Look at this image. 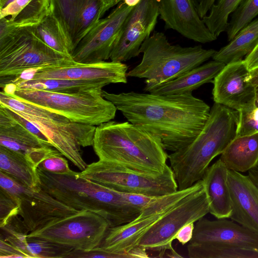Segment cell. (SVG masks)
<instances>
[{
    "label": "cell",
    "instance_id": "1",
    "mask_svg": "<svg viewBox=\"0 0 258 258\" xmlns=\"http://www.w3.org/2000/svg\"><path fill=\"white\" fill-rule=\"evenodd\" d=\"M127 120L158 137L166 150L177 151L190 143L209 118L211 108L192 93L161 95L102 90Z\"/></svg>",
    "mask_w": 258,
    "mask_h": 258
},
{
    "label": "cell",
    "instance_id": "2",
    "mask_svg": "<svg viewBox=\"0 0 258 258\" xmlns=\"http://www.w3.org/2000/svg\"><path fill=\"white\" fill-rule=\"evenodd\" d=\"M239 112L214 103L203 128L185 147L168 155L178 189L202 179L212 160L221 154L236 137Z\"/></svg>",
    "mask_w": 258,
    "mask_h": 258
},
{
    "label": "cell",
    "instance_id": "3",
    "mask_svg": "<svg viewBox=\"0 0 258 258\" xmlns=\"http://www.w3.org/2000/svg\"><path fill=\"white\" fill-rule=\"evenodd\" d=\"M41 189L78 211L87 210L104 218L110 227L127 223L140 211L124 199L122 192L91 181L71 170L55 174L37 168Z\"/></svg>",
    "mask_w": 258,
    "mask_h": 258
},
{
    "label": "cell",
    "instance_id": "4",
    "mask_svg": "<svg viewBox=\"0 0 258 258\" xmlns=\"http://www.w3.org/2000/svg\"><path fill=\"white\" fill-rule=\"evenodd\" d=\"M92 146L99 160L138 171L159 173L168 165L160 139L128 121L111 120L96 126Z\"/></svg>",
    "mask_w": 258,
    "mask_h": 258
},
{
    "label": "cell",
    "instance_id": "5",
    "mask_svg": "<svg viewBox=\"0 0 258 258\" xmlns=\"http://www.w3.org/2000/svg\"><path fill=\"white\" fill-rule=\"evenodd\" d=\"M76 62L58 52L34 33L32 26L17 27L0 18V87L31 69Z\"/></svg>",
    "mask_w": 258,
    "mask_h": 258
},
{
    "label": "cell",
    "instance_id": "6",
    "mask_svg": "<svg viewBox=\"0 0 258 258\" xmlns=\"http://www.w3.org/2000/svg\"><path fill=\"white\" fill-rule=\"evenodd\" d=\"M0 105L34 123L63 156L81 170L86 169L88 165L82 158L80 146L93 145L95 126L72 121L59 113L20 100L3 90L0 92Z\"/></svg>",
    "mask_w": 258,
    "mask_h": 258
},
{
    "label": "cell",
    "instance_id": "7",
    "mask_svg": "<svg viewBox=\"0 0 258 258\" xmlns=\"http://www.w3.org/2000/svg\"><path fill=\"white\" fill-rule=\"evenodd\" d=\"M216 50L201 45L183 47L171 44L162 32L153 33L142 44L140 63L127 77L145 79V83L159 84L172 80L212 58Z\"/></svg>",
    "mask_w": 258,
    "mask_h": 258
},
{
    "label": "cell",
    "instance_id": "8",
    "mask_svg": "<svg viewBox=\"0 0 258 258\" xmlns=\"http://www.w3.org/2000/svg\"><path fill=\"white\" fill-rule=\"evenodd\" d=\"M3 91L22 101L59 113L71 121L97 126L114 119L117 109L102 95V89L75 93H60L18 88L7 84Z\"/></svg>",
    "mask_w": 258,
    "mask_h": 258
},
{
    "label": "cell",
    "instance_id": "9",
    "mask_svg": "<svg viewBox=\"0 0 258 258\" xmlns=\"http://www.w3.org/2000/svg\"><path fill=\"white\" fill-rule=\"evenodd\" d=\"M81 176L115 190L158 197L176 191L178 186L170 166L159 173H147L122 164L99 160L87 165Z\"/></svg>",
    "mask_w": 258,
    "mask_h": 258
},
{
    "label": "cell",
    "instance_id": "10",
    "mask_svg": "<svg viewBox=\"0 0 258 258\" xmlns=\"http://www.w3.org/2000/svg\"><path fill=\"white\" fill-rule=\"evenodd\" d=\"M209 213V203L201 179L144 234L137 247L158 251L160 254L167 250H172V243L177 232L185 225L196 222Z\"/></svg>",
    "mask_w": 258,
    "mask_h": 258
},
{
    "label": "cell",
    "instance_id": "11",
    "mask_svg": "<svg viewBox=\"0 0 258 258\" xmlns=\"http://www.w3.org/2000/svg\"><path fill=\"white\" fill-rule=\"evenodd\" d=\"M193 185L185 189L154 197L132 221L109 227L99 247L118 258H141L143 252L137 247L144 234L165 214L192 189Z\"/></svg>",
    "mask_w": 258,
    "mask_h": 258
},
{
    "label": "cell",
    "instance_id": "12",
    "mask_svg": "<svg viewBox=\"0 0 258 258\" xmlns=\"http://www.w3.org/2000/svg\"><path fill=\"white\" fill-rule=\"evenodd\" d=\"M110 227L100 215L81 210L52 221L30 232L28 237H37L67 245L74 249L90 251L100 246Z\"/></svg>",
    "mask_w": 258,
    "mask_h": 258
},
{
    "label": "cell",
    "instance_id": "13",
    "mask_svg": "<svg viewBox=\"0 0 258 258\" xmlns=\"http://www.w3.org/2000/svg\"><path fill=\"white\" fill-rule=\"evenodd\" d=\"M0 188L19 207V214L30 232L56 219L75 214L77 210L58 201L42 189L33 191L0 171Z\"/></svg>",
    "mask_w": 258,
    "mask_h": 258
},
{
    "label": "cell",
    "instance_id": "14",
    "mask_svg": "<svg viewBox=\"0 0 258 258\" xmlns=\"http://www.w3.org/2000/svg\"><path fill=\"white\" fill-rule=\"evenodd\" d=\"M158 7V0H141L133 7L115 41L111 61L122 62L140 54L142 44L156 26Z\"/></svg>",
    "mask_w": 258,
    "mask_h": 258
},
{
    "label": "cell",
    "instance_id": "15",
    "mask_svg": "<svg viewBox=\"0 0 258 258\" xmlns=\"http://www.w3.org/2000/svg\"><path fill=\"white\" fill-rule=\"evenodd\" d=\"M133 7L123 1L109 15L100 19L82 38L71 56L77 63H96L110 59L115 41Z\"/></svg>",
    "mask_w": 258,
    "mask_h": 258
},
{
    "label": "cell",
    "instance_id": "16",
    "mask_svg": "<svg viewBox=\"0 0 258 258\" xmlns=\"http://www.w3.org/2000/svg\"><path fill=\"white\" fill-rule=\"evenodd\" d=\"M127 66L121 62L103 61L96 63L53 65L31 69L14 80L45 79L97 81L110 84L127 82Z\"/></svg>",
    "mask_w": 258,
    "mask_h": 258
},
{
    "label": "cell",
    "instance_id": "17",
    "mask_svg": "<svg viewBox=\"0 0 258 258\" xmlns=\"http://www.w3.org/2000/svg\"><path fill=\"white\" fill-rule=\"evenodd\" d=\"M50 12L57 21L71 54L103 16L102 0H50Z\"/></svg>",
    "mask_w": 258,
    "mask_h": 258
},
{
    "label": "cell",
    "instance_id": "18",
    "mask_svg": "<svg viewBox=\"0 0 258 258\" xmlns=\"http://www.w3.org/2000/svg\"><path fill=\"white\" fill-rule=\"evenodd\" d=\"M213 83L214 102L239 112L255 107V87L244 59L226 64Z\"/></svg>",
    "mask_w": 258,
    "mask_h": 258
},
{
    "label": "cell",
    "instance_id": "19",
    "mask_svg": "<svg viewBox=\"0 0 258 258\" xmlns=\"http://www.w3.org/2000/svg\"><path fill=\"white\" fill-rule=\"evenodd\" d=\"M158 5L159 16L166 29L199 43L217 39L200 17L193 0H158Z\"/></svg>",
    "mask_w": 258,
    "mask_h": 258
},
{
    "label": "cell",
    "instance_id": "20",
    "mask_svg": "<svg viewBox=\"0 0 258 258\" xmlns=\"http://www.w3.org/2000/svg\"><path fill=\"white\" fill-rule=\"evenodd\" d=\"M0 146L24 155L37 167L48 157L61 153L26 129L1 105Z\"/></svg>",
    "mask_w": 258,
    "mask_h": 258
},
{
    "label": "cell",
    "instance_id": "21",
    "mask_svg": "<svg viewBox=\"0 0 258 258\" xmlns=\"http://www.w3.org/2000/svg\"><path fill=\"white\" fill-rule=\"evenodd\" d=\"M232 220L258 235V187L248 175L228 171Z\"/></svg>",
    "mask_w": 258,
    "mask_h": 258
},
{
    "label": "cell",
    "instance_id": "22",
    "mask_svg": "<svg viewBox=\"0 0 258 258\" xmlns=\"http://www.w3.org/2000/svg\"><path fill=\"white\" fill-rule=\"evenodd\" d=\"M226 218L196 222L189 242H216L258 249V235Z\"/></svg>",
    "mask_w": 258,
    "mask_h": 258
},
{
    "label": "cell",
    "instance_id": "23",
    "mask_svg": "<svg viewBox=\"0 0 258 258\" xmlns=\"http://www.w3.org/2000/svg\"><path fill=\"white\" fill-rule=\"evenodd\" d=\"M226 64L213 60L198 66L178 77L159 84L145 83L144 90L161 95L192 93L204 84L213 82Z\"/></svg>",
    "mask_w": 258,
    "mask_h": 258
},
{
    "label": "cell",
    "instance_id": "24",
    "mask_svg": "<svg viewBox=\"0 0 258 258\" xmlns=\"http://www.w3.org/2000/svg\"><path fill=\"white\" fill-rule=\"evenodd\" d=\"M228 171L219 159L208 167L202 178L209 203L210 213L217 219L229 218L232 212Z\"/></svg>",
    "mask_w": 258,
    "mask_h": 258
},
{
    "label": "cell",
    "instance_id": "25",
    "mask_svg": "<svg viewBox=\"0 0 258 258\" xmlns=\"http://www.w3.org/2000/svg\"><path fill=\"white\" fill-rule=\"evenodd\" d=\"M219 159L229 170L248 171L258 162V133L236 136L221 154Z\"/></svg>",
    "mask_w": 258,
    "mask_h": 258
},
{
    "label": "cell",
    "instance_id": "26",
    "mask_svg": "<svg viewBox=\"0 0 258 258\" xmlns=\"http://www.w3.org/2000/svg\"><path fill=\"white\" fill-rule=\"evenodd\" d=\"M37 168L24 155L0 146V171L35 191L41 189Z\"/></svg>",
    "mask_w": 258,
    "mask_h": 258
},
{
    "label": "cell",
    "instance_id": "27",
    "mask_svg": "<svg viewBox=\"0 0 258 258\" xmlns=\"http://www.w3.org/2000/svg\"><path fill=\"white\" fill-rule=\"evenodd\" d=\"M258 42V18L241 29L229 43L217 51L213 60L225 64L248 55Z\"/></svg>",
    "mask_w": 258,
    "mask_h": 258
},
{
    "label": "cell",
    "instance_id": "28",
    "mask_svg": "<svg viewBox=\"0 0 258 258\" xmlns=\"http://www.w3.org/2000/svg\"><path fill=\"white\" fill-rule=\"evenodd\" d=\"M7 84H11L18 88L34 89L60 93H75L102 89L107 85L97 81L58 79L14 80Z\"/></svg>",
    "mask_w": 258,
    "mask_h": 258
},
{
    "label": "cell",
    "instance_id": "29",
    "mask_svg": "<svg viewBox=\"0 0 258 258\" xmlns=\"http://www.w3.org/2000/svg\"><path fill=\"white\" fill-rule=\"evenodd\" d=\"M190 258H258V249L216 242H189Z\"/></svg>",
    "mask_w": 258,
    "mask_h": 258
},
{
    "label": "cell",
    "instance_id": "30",
    "mask_svg": "<svg viewBox=\"0 0 258 258\" xmlns=\"http://www.w3.org/2000/svg\"><path fill=\"white\" fill-rule=\"evenodd\" d=\"M32 28L35 34L49 47L72 56L58 23L50 12Z\"/></svg>",
    "mask_w": 258,
    "mask_h": 258
},
{
    "label": "cell",
    "instance_id": "31",
    "mask_svg": "<svg viewBox=\"0 0 258 258\" xmlns=\"http://www.w3.org/2000/svg\"><path fill=\"white\" fill-rule=\"evenodd\" d=\"M242 0H217L202 20L210 32L217 38L226 32L229 16Z\"/></svg>",
    "mask_w": 258,
    "mask_h": 258
},
{
    "label": "cell",
    "instance_id": "32",
    "mask_svg": "<svg viewBox=\"0 0 258 258\" xmlns=\"http://www.w3.org/2000/svg\"><path fill=\"white\" fill-rule=\"evenodd\" d=\"M73 249L46 239L27 236L26 252L29 258H66Z\"/></svg>",
    "mask_w": 258,
    "mask_h": 258
},
{
    "label": "cell",
    "instance_id": "33",
    "mask_svg": "<svg viewBox=\"0 0 258 258\" xmlns=\"http://www.w3.org/2000/svg\"><path fill=\"white\" fill-rule=\"evenodd\" d=\"M258 15V0H242L231 14L226 30L227 39L231 41L237 33Z\"/></svg>",
    "mask_w": 258,
    "mask_h": 258
},
{
    "label": "cell",
    "instance_id": "34",
    "mask_svg": "<svg viewBox=\"0 0 258 258\" xmlns=\"http://www.w3.org/2000/svg\"><path fill=\"white\" fill-rule=\"evenodd\" d=\"M50 0H31L9 21L17 27L33 26L38 24L50 13Z\"/></svg>",
    "mask_w": 258,
    "mask_h": 258
},
{
    "label": "cell",
    "instance_id": "35",
    "mask_svg": "<svg viewBox=\"0 0 258 258\" xmlns=\"http://www.w3.org/2000/svg\"><path fill=\"white\" fill-rule=\"evenodd\" d=\"M239 112V120L236 136L257 133L258 106H255L248 111Z\"/></svg>",
    "mask_w": 258,
    "mask_h": 258
},
{
    "label": "cell",
    "instance_id": "36",
    "mask_svg": "<svg viewBox=\"0 0 258 258\" xmlns=\"http://www.w3.org/2000/svg\"><path fill=\"white\" fill-rule=\"evenodd\" d=\"M19 207L14 199L0 188V227L6 224L12 217L19 215Z\"/></svg>",
    "mask_w": 258,
    "mask_h": 258
},
{
    "label": "cell",
    "instance_id": "37",
    "mask_svg": "<svg viewBox=\"0 0 258 258\" xmlns=\"http://www.w3.org/2000/svg\"><path fill=\"white\" fill-rule=\"evenodd\" d=\"M62 155L59 153L48 157L44 159L38 167L45 171L55 174L67 173L71 169L68 161L62 157Z\"/></svg>",
    "mask_w": 258,
    "mask_h": 258
},
{
    "label": "cell",
    "instance_id": "38",
    "mask_svg": "<svg viewBox=\"0 0 258 258\" xmlns=\"http://www.w3.org/2000/svg\"><path fill=\"white\" fill-rule=\"evenodd\" d=\"M122 194L125 201L140 212L154 198L134 193L122 192Z\"/></svg>",
    "mask_w": 258,
    "mask_h": 258
},
{
    "label": "cell",
    "instance_id": "39",
    "mask_svg": "<svg viewBox=\"0 0 258 258\" xmlns=\"http://www.w3.org/2000/svg\"><path fill=\"white\" fill-rule=\"evenodd\" d=\"M31 0H15L3 9H0V18L10 17L15 18Z\"/></svg>",
    "mask_w": 258,
    "mask_h": 258
},
{
    "label": "cell",
    "instance_id": "40",
    "mask_svg": "<svg viewBox=\"0 0 258 258\" xmlns=\"http://www.w3.org/2000/svg\"><path fill=\"white\" fill-rule=\"evenodd\" d=\"M0 257L24 258L26 256L9 242L0 238Z\"/></svg>",
    "mask_w": 258,
    "mask_h": 258
},
{
    "label": "cell",
    "instance_id": "41",
    "mask_svg": "<svg viewBox=\"0 0 258 258\" xmlns=\"http://www.w3.org/2000/svg\"><path fill=\"white\" fill-rule=\"evenodd\" d=\"M194 223H189L182 227L176 233L175 239H177L182 245L189 242L193 236Z\"/></svg>",
    "mask_w": 258,
    "mask_h": 258
},
{
    "label": "cell",
    "instance_id": "42",
    "mask_svg": "<svg viewBox=\"0 0 258 258\" xmlns=\"http://www.w3.org/2000/svg\"><path fill=\"white\" fill-rule=\"evenodd\" d=\"M244 60L250 72L258 70V42Z\"/></svg>",
    "mask_w": 258,
    "mask_h": 258
},
{
    "label": "cell",
    "instance_id": "43",
    "mask_svg": "<svg viewBox=\"0 0 258 258\" xmlns=\"http://www.w3.org/2000/svg\"><path fill=\"white\" fill-rule=\"evenodd\" d=\"M200 17L202 19L217 0H193Z\"/></svg>",
    "mask_w": 258,
    "mask_h": 258
},
{
    "label": "cell",
    "instance_id": "44",
    "mask_svg": "<svg viewBox=\"0 0 258 258\" xmlns=\"http://www.w3.org/2000/svg\"><path fill=\"white\" fill-rule=\"evenodd\" d=\"M248 175L258 187V162L252 168L248 171Z\"/></svg>",
    "mask_w": 258,
    "mask_h": 258
},
{
    "label": "cell",
    "instance_id": "45",
    "mask_svg": "<svg viewBox=\"0 0 258 258\" xmlns=\"http://www.w3.org/2000/svg\"><path fill=\"white\" fill-rule=\"evenodd\" d=\"M122 0H102L103 4V14L110 8L114 7L122 2Z\"/></svg>",
    "mask_w": 258,
    "mask_h": 258
},
{
    "label": "cell",
    "instance_id": "46",
    "mask_svg": "<svg viewBox=\"0 0 258 258\" xmlns=\"http://www.w3.org/2000/svg\"><path fill=\"white\" fill-rule=\"evenodd\" d=\"M253 82L255 87L256 96L255 106H258V70L251 72Z\"/></svg>",
    "mask_w": 258,
    "mask_h": 258
},
{
    "label": "cell",
    "instance_id": "47",
    "mask_svg": "<svg viewBox=\"0 0 258 258\" xmlns=\"http://www.w3.org/2000/svg\"><path fill=\"white\" fill-rule=\"evenodd\" d=\"M141 0H122L126 5L129 7H134L137 5Z\"/></svg>",
    "mask_w": 258,
    "mask_h": 258
},
{
    "label": "cell",
    "instance_id": "48",
    "mask_svg": "<svg viewBox=\"0 0 258 258\" xmlns=\"http://www.w3.org/2000/svg\"><path fill=\"white\" fill-rule=\"evenodd\" d=\"M15 0H0V9L8 6Z\"/></svg>",
    "mask_w": 258,
    "mask_h": 258
}]
</instances>
